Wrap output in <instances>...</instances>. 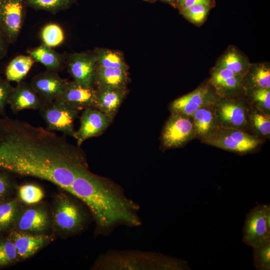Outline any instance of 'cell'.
I'll return each mask as SVG.
<instances>
[{
	"instance_id": "cell-8",
	"label": "cell",
	"mask_w": 270,
	"mask_h": 270,
	"mask_svg": "<svg viewBox=\"0 0 270 270\" xmlns=\"http://www.w3.org/2000/svg\"><path fill=\"white\" fill-rule=\"evenodd\" d=\"M190 117L172 112L162 130V140L167 148H178L192 140L196 132Z\"/></svg>"
},
{
	"instance_id": "cell-31",
	"label": "cell",
	"mask_w": 270,
	"mask_h": 270,
	"mask_svg": "<svg viewBox=\"0 0 270 270\" xmlns=\"http://www.w3.org/2000/svg\"><path fill=\"white\" fill-rule=\"evenodd\" d=\"M253 248L254 266L257 270H270V238Z\"/></svg>"
},
{
	"instance_id": "cell-34",
	"label": "cell",
	"mask_w": 270,
	"mask_h": 270,
	"mask_svg": "<svg viewBox=\"0 0 270 270\" xmlns=\"http://www.w3.org/2000/svg\"><path fill=\"white\" fill-rule=\"evenodd\" d=\"M250 91V98L257 110L270 114V88H252Z\"/></svg>"
},
{
	"instance_id": "cell-4",
	"label": "cell",
	"mask_w": 270,
	"mask_h": 270,
	"mask_svg": "<svg viewBox=\"0 0 270 270\" xmlns=\"http://www.w3.org/2000/svg\"><path fill=\"white\" fill-rule=\"evenodd\" d=\"M62 190L55 196L52 202L50 214L51 228L56 234L76 235L87 228L92 220V216L80 200Z\"/></svg>"
},
{
	"instance_id": "cell-33",
	"label": "cell",
	"mask_w": 270,
	"mask_h": 270,
	"mask_svg": "<svg viewBox=\"0 0 270 270\" xmlns=\"http://www.w3.org/2000/svg\"><path fill=\"white\" fill-rule=\"evenodd\" d=\"M250 122L256 132L262 136L270 134V116L269 114L258 110H252L249 114Z\"/></svg>"
},
{
	"instance_id": "cell-43",
	"label": "cell",
	"mask_w": 270,
	"mask_h": 270,
	"mask_svg": "<svg viewBox=\"0 0 270 270\" xmlns=\"http://www.w3.org/2000/svg\"><path fill=\"white\" fill-rule=\"evenodd\" d=\"M146 0V1H150L152 0Z\"/></svg>"
},
{
	"instance_id": "cell-19",
	"label": "cell",
	"mask_w": 270,
	"mask_h": 270,
	"mask_svg": "<svg viewBox=\"0 0 270 270\" xmlns=\"http://www.w3.org/2000/svg\"><path fill=\"white\" fill-rule=\"evenodd\" d=\"M242 78L230 70L216 67L212 72L210 82L220 94L225 96L240 90Z\"/></svg>"
},
{
	"instance_id": "cell-36",
	"label": "cell",
	"mask_w": 270,
	"mask_h": 270,
	"mask_svg": "<svg viewBox=\"0 0 270 270\" xmlns=\"http://www.w3.org/2000/svg\"><path fill=\"white\" fill-rule=\"evenodd\" d=\"M208 10V6L196 4L181 10V13L191 22L200 24L206 19Z\"/></svg>"
},
{
	"instance_id": "cell-44",
	"label": "cell",
	"mask_w": 270,
	"mask_h": 270,
	"mask_svg": "<svg viewBox=\"0 0 270 270\" xmlns=\"http://www.w3.org/2000/svg\"></svg>"
},
{
	"instance_id": "cell-23",
	"label": "cell",
	"mask_w": 270,
	"mask_h": 270,
	"mask_svg": "<svg viewBox=\"0 0 270 270\" xmlns=\"http://www.w3.org/2000/svg\"><path fill=\"white\" fill-rule=\"evenodd\" d=\"M23 208L22 203L16 198L0 202V235L13 230Z\"/></svg>"
},
{
	"instance_id": "cell-16",
	"label": "cell",
	"mask_w": 270,
	"mask_h": 270,
	"mask_svg": "<svg viewBox=\"0 0 270 270\" xmlns=\"http://www.w3.org/2000/svg\"><path fill=\"white\" fill-rule=\"evenodd\" d=\"M8 236L14 244L18 262L32 256L52 240V236L47 234H36L12 230Z\"/></svg>"
},
{
	"instance_id": "cell-45",
	"label": "cell",
	"mask_w": 270,
	"mask_h": 270,
	"mask_svg": "<svg viewBox=\"0 0 270 270\" xmlns=\"http://www.w3.org/2000/svg\"></svg>"
},
{
	"instance_id": "cell-6",
	"label": "cell",
	"mask_w": 270,
	"mask_h": 270,
	"mask_svg": "<svg viewBox=\"0 0 270 270\" xmlns=\"http://www.w3.org/2000/svg\"><path fill=\"white\" fill-rule=\"evenodd\" d=\"M204 142L226 150L239 154L252 152L260 140L240 129L219 126Z\"/></svg>"
},
{
	"instance_id": "cell-40",
	"label": "cell",
	"mask_w": 270,
	"mask_h": 270,
	"mask_svg": "<svg viewBox=\"0 0 270 270\" xmlns=\"http://www.w3.org/2000/svg\"><path fill=\"white\" fill-rule=\"evenodd\" d=\"M8 40L0 32V58H2L6 54L7 50L6 42Z\"/></svg>"
},
{
	"instance_id": "cell-42",
	"label": "cell",
	"mask_w": 270,
	"mask_h": 270,
	"mask_svg": "<svg viewBox=\"0 0 270 270\" xmlns=\"http://www.w3.org/2000/svg\"><path fill=\"white\" fill-rule=\"evenodd\" d=\"M164 1L168 2H172L175 1L176 0H162Z\"/></svg>"
},
{
	"instance_id": "cell-3",
	"label": "cell",
	"mask_w": 270,
	"mask_h": 270,
	"mask_svg": "<svg viewBox=\"0 0 270 270\" xmlns=\"http://www.w3.org/2000/svg\"><path fill=\"white\" fill-rule=\"evenodd\" d=\"M92 270H186L191 268L186 261L160 252L140 250H110L98 256Z\"/></svg>"
},
{
	"instance_id": "cell-32",
	"label": "cell",
	"mask_w": 270,
	"mask_h": 270,
	"mask_svg": "<svg viewBox=\"0 0 270 270\" xmlns=\"http://www.w3.org/2000/svg\"><path fill=\"white\" fill-rule=\"evenodd\" d=\"M18 262L14 244L7 236L0 237V268H2Z\"/></svg>"
},
{
	"instance_id": "cell-29",
	"label": "cell",
	"mask_w": 270,
	"mask_h": 270,
	"mask_svg": "<svg viewBox=\"0 0 270 270\" xmlns=\"http://www.w3.org/2000/svg\"><path fill=\"white\" fill-rule=\"evenodd\" d=\"M247 84L250 88H270V70L264 64L256 66L251 70L247 78Z\"/></svg>"
},
{
	"instance_id": "cell-24",
	"label": "cell",
	"mask_w": 270,
	"mask_h": 270,
	"mask_svg": "<svg viewBox=\"0 0 270 270\" xmlns=\"http://www.w3.org/2000/svg\"><path fill=\"white\" fill-rule=\"evenodd\" d=\"M28 53L35 62L41 63L48 70L56 72L62 68V56L43 44L30 50Z\"/></svg>"
},
{
	"instance_id": "cell-30",
	"label": "cell",
	"mask_w": 270,
	"mask_h": 270,
	"mask_svg": "<svg viewBox=\"0 0 270 270\" xmlns=\"http://www.w3.org/2000/svg\"><path fill=\"white\" fill-rule=\"evenodd\" d=\"M43 44L50 47L60 45L64 40V34L62 28L55 23H50L44 26L40 33Z\"/></svg>"
},
{
	"instance_id": "cell-5",
	"label": "cell",
	"mask_w": 270,
	"mask_h": 270,
	"mask_svg": "<svg viewBox=\"0 0 270 270\" xmlns=\"http://www.w3.org/2000/svg\"><path fill=\"white\" fill-rule=\"evenodd\" d=\"M48 129L62 132L74 138V123L80 110L58 98L48 102H42L39 109Z\"/></svg>"
},
{
	"instance_id": "cell-28",
	"label": "cell",
	"mask_w": 270,
	"mask_h": 270,
	"mask_svg": "<svg viewBox=\"0 0 270 270\" xmlns=\"http://www.w3.org/2000/svg\"><path fill=\"white\" fill-rule=\"evenodd\" d=\"M18 199L28 206L40 203L44 197V192L41 187L33 184H26L16 188Z\"/></svg>"
},
{
	"instance_id": "cell-1",
	"label": "cell",
	"mask_w": 270,
	"mask_h": 270,
	"mask_svg": "<svg viewBox=\"0 0 270 270\" xmlns=\"http://www.w3.org/2000/svg\"><path fill=\"white\" fill-rule=\"evenodd\" d=\"M64 136L18 119L0 118V170L47 180L68 192L88 168L84 152Z\"/></svg>"
},
{
	"instance_id": "cell-13",
	"label": "cell",
	"mask_w": 270,
	"mask_h": 270,
	"mask_svg": "<svg viewBox=\"0 0 270 270\" xmlns=\"http://www.w3.org/2000/svg\"><path fill=\"white\" fill-rule=\"evenodd\" d=\"M112 118L94 108L84 109L80 118V126L74 138L80 146L86 139L102 134L112 122Z\"/></svg>"
},
{
	"instance_id": "cell-2",
	"label": "cell",
	"mask_w": 270,
	"mask_h": 270,
	"mask_svg": "<svg viewBox=\"0 0 270 270\" xmlns=\"http://www.w3.org/2000/svg\"><path fill=\"white\" fill-rule=\"evenodd\" d=\"M68 192L88 209L95 222L96 236H108L120 226L138 227L142 224L140 205L126 196L123 188L89 170L75 178Z\"/></svg>"
},
{
	"instance_id": "cell-12",
	"label": "cell",
	"mask_w": 270,
	"mask_h": 270,
	"mask_svg": "<svg viewBox=\"0 0 270 270\" xmlns=\"http://www.w3.org/2000/svg\"><path fill=\"white\" fill-rule=\"evenodd\" d=\"M67 62L68 72L74 81L85 86L93 87L97 66L94 52L71 54Z\"/></svg>"
},
{
	"instance_id": "cell-35",
	"label": "cell",
	"mask_w": 270,
	"mask_h": 270,
	"mask_svg": "<svg viewBox=\"0 0 270 270\" xmlns=\"http://www.w3.org/2000/svg\"><path fill=\"white\" fill-rule=\"evenodd\" d=\"M29 6L34 8L50 12H56L68 6L72 0H24Z\"/></svg>"
},
{
	"instance_id": "cell-25",
	"label": "cell",
	"mask_w": 270,
	"mask_h": 270,
	"mask_svg": "<svg viewBox=\"0 0 270 270\" xmlns=\"http://www.w3.org/2000/svg\"><path fill=\"white\" fill-rule=\"evenodd\" d=\"M34 60L30 56L20 55L15 57L8 64L6 70V76L8 81L18 83L28 72Z\"/></svg>"
},
{
	"instance_id": "cell-38",
	"label": "cell",
	"mask_w": 270,
	"mask_h": 270,
	"mask_svg": "<svg viewBox=\"0 0 270 270\" xmlns=\"http://www.w3.org/2000/svg\"><path fill=\"white\" fill-rule=\"evenodd\" d=\"M7 80L0 77V112L2 113L8 104V98L14 89Z\"/></svg>"
},
{
	"instance_id": "cell-22",
	"label": "cell",
	"mask_w": 270,
	"mask_h": 270,
	"mask_svg": "<svg viewBox=\"0 0 270 270\" xmlns=\"http://www.w3.org/2000/svg\"><path fill=\"white\" fill-rule=\"evenodd\" d=\"M128 70L96 66L94 84L97 90L126 88Z\"/></svg>"
},
{
	"instance_id": "cell-41",
	"label": "cell",
	"mask_w": 270,
	"mask_h": 270,
	"mask_svg": "<svg viewBox=\"0 0 270 270\" xmlns=\"http://www.w3.org/2000/svg\"><path fill=\"white\" fill-rule=\"evenodd\" d=\"M185 0H178L180 7L182 6Z\"/></svg>"
},
{
	"instance_id": "cell-39",
	"label": "cell",
	"mask_w": 270,
	"mask_h": 270,
	"mask_svg": "<svg viewBox=\"0 0 270 270\" xmlns=\"http://www.w3.org/2000/svg\"><path fill=\"white\" fill-rule=\"evenodd\" d=\"M210 2V0H185L180 8L182 10L196 4L209 6Z\"/></svg>"
},
{
	"instance_id": "cell-14",
	"label": "cell",
	"mask_w": 270,
	"mask_h": 270,
	"mask_svg": "<svg viewBox=\"0 0 270 270\" xmlns=\"http://www.w3.org/2000/svg\"><path fill=\"white\" fill-rule=\"evenodd\" d=\"M68 82L66 80L61 78L56 72L48 70L34 76L30 84L42 102H48L60 97Z\"/></svg>"
},
{
	"instance_id": "cell-26",
	"label": "cell",
	"mask_w": 270,
	"mask_h": 270,
	"mask_svg": "<svg viewBox=\"0 0 270 270\" xmlns=\"http://www.w3.org/2000/svg\"><path fill=\"white\" fill-rule=\"evenodd\" d=\"M98 66L128 70V66L120 52L104 48H96L94 52Z\"/></svg>"
},
{
	"instance_id": "cell-27",
	"label": "cell",
	"mask_w": 270,
	"mask_h": 270,
	"mask_svg": "<svg viewBox=\"0 0 270 270\" xmlns=\"http://www.w3.org/2000/svg\"><path fill=\"white\" fill-rule=\"evenodd\" d=\"M248 64L236 50L228 51L221 58L216 68H226L244 78L249 70Z\"/></svg>"
},
{
	"instance_id": "cell-9",
	"label": "cell",
	"mask_w": 270,
	"mask_h": 270,
	"mask_svg": "<svg viewBox=\"0 0 270 270\" xmlns=\"http://www.w3.org/2000/svg\"><path fill=\"white\" fill-rule=\"evenodd\" d=\"M50 228V213L45 204L38 203L23 207L13 230L40 234Z\"/></svg>"
},
{
	"instance_id": "cell-11",
	"label": "cell",
	"mask_w": 270,
	"mask_h": 270,
	"mask_svg": "<svg viewBox=\"0 0 270 270\" xmlns=\"http://www.w3.org/2000/svg\"><path fill=\"white\" fill-rule=\"evenodd\" d=\"M214 108L220 126L242 130L248 124V110L240 101L226 98L216 100Z\"/></svg>"
},
{
	"instance_id": "cell-10",
	"label": "cell",
	"mask_w": 270,
	"mask_h": 270,
	"mask_svg": "<svg viewBox=\"0 0 270 270\" xmlns=\"http://www.w3.org/2000/svg\"><path fill=\"white\" fill-rule=\"evenodd\" d=\"M24 4V0H0V32L8 42H14L21 30Z\"/></svg>"
},
{
	"instance_id": "cell-15",
	"label": "cell",
	"mask_w": 270,
	"mask_h": 270,
	"mask_svg": "<svg viewBox=\"0 0 270 270\" xmlns=\"http://www.w3.org/2000/svg\"><path fill=\"white\" fill-rule=\"evenodd\" d=\"M216 99L206 87H200L174 100L171 104L172 112L191 117L199 108L214 105Z\"/></svg>"
},
{
	"instance_id": "cell-37",
	"label": "cell",
	"mask_w": 270,
	"mask_h": 270,
	"mask_svg": "<svg viewBox=\"0 0 270 270\" xmlns=\"http://www.w3.org/2000/svg\"><path fill=\"white\" fill-rule=\"evenodd\" d=\"M14 184L9 172L0 170V202L10 197Z\"/></svg>"
},
{
	"instance_id": "cell-18",
	"label": "cell",
	"mask_w": 270,
	"mask_h": 270,
	"mask_svg": "<svg viewBox=\"0 0 270 270\" xmlns=\"http://www.w3.org/2000/svg\"><path fill=\"white\" fill-rule=\"evenodd\" d=\"M96 90L94 87L81 85L74 81L68 82L66 87L60 98L80 110L94 108Z\"/></svg>"
},
{
	"instance_id": "cell-7",
	"label": "cell",
	"mask_w": 270,
	"mask_h": 270,
	"mask_svg": "<svg viewBox=\"0 0 270 270\" xmlns=\"http://www.w3.org/2000/svg\"><path fill=\"white\" fill-rule=\"evenodd\" d=\"M270 238V205L259 204L246 215L242 241L253 248Z\"/></svg>"
},
{
	"instance_id": "cell-21",
	"label": "cell",
	"mask_w": 270,
	"mask_h": 270,
	"mask_svg": "<svg viewBox=\"0 0 270 270\" xmlns=\"http://www.w3.org/2000/svg\"><path fill=\"white\" fill-rule=\"evenodd\" d=\"M196 135L204 141L208 139L220 126L214 105L202 107L191 116Z\"/></svg>"
},
{
	"instance_id": "cell-17",
	"label": "cell",
	"mask_w": 270,
	"mask_h": 270,
	"mask_svg": "<svg viewBox=\"0 0 270 270\" xmlns=\"http://www.w3.org/2000/svg\"><path fill=\"white\" fill-rule=\"evenodd\" d=\"M14 112L26 109L39 110L42 102L30 84L20 82L14 88L8 101Z\"/></svg>"
},
{
	"instance_id": "cell-20",
	"label": "cell",
	"mask_w": 270,
	"mask_h": 270,
	"mask_svg": "<svg viewBox=\"0 0 270 270\" xmlns=\"http://www.w3.org/2000/svg\"><path fill=\"white\" fill-rule=\"evenodd\" d=\"M126 94V88L96 90L94 108L112 119Z\"/></svg>"
}]
</instances>
